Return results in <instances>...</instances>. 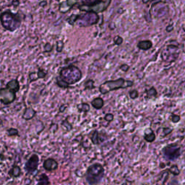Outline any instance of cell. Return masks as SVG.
Instances as JSON below:
<instances>
[{"instance_id":"13","label":"cell","mask_w":185,"mask_h":185,"mask_svg":"<svg viewBox=\"0 0 185 185\" xmlns=\"http://www.w3.org/2000/svg\"><path fill=\"white\" fill-rule=\"evenodd\" d=\"M169 174L170 172L169 169H166L165 170V171H162L155 185H165V183L167 182L168 179L169 177Z\"/></svg>"},{"instance_id":"14","label":"cell","mask_w":185,"mask_h":185,"mask_svg":"<svg viewBox=\"0 0 185 185\" xmlns=\"http://www.w3.org/2000/svg\"><path fill=\"white\" fill-rule=\"evenodd\" d=\"M6 88L10 89L12 91H13L14 92H17L19 91L20 90V84H19V82L17 79H13L12 80L9 81L7 84V86Z\"/></svg>"},{"instance_id":"33","label":"cell","mask_w":185,"mask_h":185,"mask_svg":"<svg viewBox=\"0 0 185 185\" xmlns=\"http://www.w3.org/2000/svg\"><path fill=\"white\" fill-rule=\"evenodd\" d=\"M122 42H123L122 38L119 36V35H117V37H115V39H114L115 44H117V45H120V44L122 43Z\"/></svg>"},{"instance_id":"17","label":"cell","mask_w":185,"mask_h":185,"mask_svg":"<svg viewBox=\"0 0 185 185\" xmlns=\"http://www.w3.org/2000/svg\"><path fill=\"white\" fill-rule=\"evenodd\" d=\"M89 137H90V140H91L92 142L94 145L100 144L101 142L103 140H104L103 139H101L100 138L99 132H98L97 130H94V131H92L91 133L90 134Z\"/></svg>"},{"instance_id":"27","label":"cell","mask_w":185,"mask_h":185,"mask_svg":"<svg viewBox=\"0 0 185 185\" xmlns=\"http://www.w3.org/2000/svg\"><path fill=\"white\" fill-rule=\"evenodd\" d=\"M62 125L64 127V128H65L66 131H70V130L72 129V125H70V124L67 121V119H65L64 121H62Z\"/></svg>"},{"instance_id":"30","label":"cell","mask_w":185,"mask_h":185,"mask_svg":"<svg viewBox=\"0 0 185 185\" xmlns=\"http://www.w3.org/2000/svg\"><path fill=\"white\" fill-rule=\"evenodd\" d=\"M129 94H130V98H131L132 99H135V98L138 97V95H139L138 91L137 90H131V91H130Z\"/></svg>"},{"instance_id":"3","label":"cell","mask_w":185,"mask_h":185,"mask_svg":"<svg viewBox=\"0 0 185 185\" xmlns=\"http://www.w3.org/2000/svg\"><path fill=\"white\" fill-rule=\"evenodd\" d=\"M99 20V17L95 12H86L85 14H72L67 19L69 24L74 26L76 24L80 27H87L95 25Z\"/></svg>"},{"instance_id":"9","label":"cell","mask_w":185,"mask_h":185,"mask_svg":"<svg viewBox=\"0 0 185 185\" xmlns=\"http://www.w3.org/2000/svg\"><path fill=\"white\" fill-rule=\"evenodd\" d=\"M16 92L10 90L8 88H1L0 90V101L3 104H10L15 100Z\"/></svg>"},{"instance_id":"11","label":"cell","mask_w":185,"mask_h":185,"mask_svg":"<svg viewBox=\"0 0 185 185\" xmlns=\"http://www.w3.org/2000/svg\"><path fill=\"white\" fill-rule=\"evenodd\" d=\"M59 5V10L62 13H67L77 3L79 0H56Z\"/></svg>"},{"instance_id":"8","label":"cell","mask_w":185,"mask_h":185,"mask_svg":"<svg viewBox=\"0 0 185 185\" xmlns=\"http://www.w3.org/2000/svg\"><path fill=\"white\" fill-rule=\"evenodd\" d=\"M170 56H171V62H174L178 58L179 56V48L174 44L168 45L166 49H163L161 53V58L163 61L169 62Z\"/></svg>"},{"instance_id":"10","label":"cell","mask_w":185,"mask_h":185,"mask_svg":"<svg viewBox=\"0 0 185 185\" xmlns=\"http://www.w3.org/2000/svg\"><path fill=\"white\" fill-rule=\"evenodd\" d=\"M39 163V158L37 154H33L26 162L25 165V169L28 174H33L36 171Z\"/></svg>"},{"instance_id":"28","label":"cell","mask_w":185,"mask_h":185,"mask_svg":"<svg viewBox=\"0 0 185 185\" xmlns=\"http://www.w3.org/2000/svg\"><path fill=\"white\" fill-rule=\"evenodd\" d=\"M46 72H45V71L42 69H39V72H37V77L39 79H43L46 77Z\"/></svg>"},{"instance_id":"43","label":"cell","mask_w":185,"mask_h":185,"mask_svg":"<svg viewBox=\"0 0 185 185\" xmlns=\"http://www.w3.org/2000/svg\"><path fill=\"white\" fill-rule=\"evenodd\" d=\"M169 185H173V184H169Z\"/></svg>"},{"instance_id":"7","label":"cell","mask_w":185,"mask_h":185,"mask_svg":"<svg viewBox=\"0 0 185 185\" xmlns=\"http://www.w3.org/2000/svg\"><path fill=\"white\" fill-rule=\"evenodd\" d=\"M166 158L169 161H174L180 155V147L176 144H169L163 149Z\"/></svg>"},{"instance_id":"15","label":"cell","mask_w":185,"mask_h":185,"mask_svg":"<svg viewBox=\"0 0 185 185\" xmlns=\"http://www.w3.org/2000/svg\"><path fill=\"white\" fill-rule=\"evenodd\" d=\"M155 138H156L155 134L151 128H148V129L146 130L144 134V139L146 141L148 142H153L155 140Z\"/></svg>"},{"instance_id":"22","label":"cell","mask_w":185,"mask_h":185,"mask_svg":"<svg viewBox=\"0 0 185 185\" xmlns=\"http://www.w3.org/2000/svg\"><path fill=\"white\" fill-rule=\"evenodd\" d=\"M77 109L80 112L87 113L90 111V106L89 104H86V103H82V104L77 105Z\"/></svg>"},{"instance_id":"42","label":"cell","mask_w":185,"mask_h":185,"mask_svg":"<svg viewBox=\"0 0 185 185\" xmlns=\"http://www.w3.org/2000/svg\"><path fill=\"white\" fill-rule=\"evenodd\" d=\"M184 51H185V43H184Z\"/></svg>"},{"instance_id":"31","label":"cell","mask_w":185,"mask_h":185,"mask_svg":"<svg viewBox=\"0 0 185 185\" xmlns=\"http://www.w3.org/2000/svg\"><path fill=\"white\" fill-rule=\"evenodd\" d=\"M171 119L172 122H174V123H177V122H179V121H180L181 117H180V116H179V115H176V114H172V115H171Z\"/></svg>"},{"instance_id":"38","label":"cell","mask_w":185,"mask_h":185,"mask_svg":"<svg viewBox=\"0 0 185 185\" xmlns=\"http://www.w3.org/2000/svg\"><path fill=\"white\" fill-rule=\"evenodd\" d=\"M66 108L67 107L65 106H64V105H63V106H62L60 107V112H63V111H64L65 109H66Z\"/></svg>"},{"instance_id":"41","label":"cell","mask_w":185,"mask_h":185,"mask_svg":"<svg viewBox=\"0 0 185 185\" xmlns=\"http://www.w3.org/2000/svg\"><path fill=\"white\" fill-rule=\"evenodd\" d=\"M121 185H127V184H126V183H123V184H121Z\"/></svg>"},{"instance_id":"1","label":"cell","mask_w":185,"mask_h":185,"mask_svg":"<svg viewBox=\"0 0 185 185\" xmlns=\"http://www.w3.org/2000/svg\"><path fill=\"white\" fill-rule=\"evenodd\" d=\"M83 77L81 70L78 67L70 65L61 69L60 76L56 77V84L62 88H67L80 80Z\"/></svg>"},{"instance_id":"23","label":"cell","mask_w":185,"mask_h":185,"mask_svg":"<svg viewBox=\"0 0 185 185\" xmlns=\"http://www.w3.org/2000/svg\"><path fill=\"white\" fill-rule=\"evenodd\" d=\"M169 169V171L170 173L173 174V175H174V176L179 175L180 170L179 169V168H178V166L176 165L171 166L170 167L169 169Z\"/></svg>"},{"instance_id":"34","label":"cell","mask_w":185,"mask_h":185,"mask_svg":"<svg viewBox=\"0 0 185 185\" xmlns=\"http://www.w3.org/2000/svg\"><path fill=\"white\" fill-rule=\"evenodd\" d=\"M163 137L167 136L168 134H169L170 133H171V132H172V129H171V128H169V127L163 128Z\"/></svg>"},{"instance_id":"26","label":"cell","mask_w":185,"mask_h":185,"mask_svg":"<svg viewBox=\"0 0 185 185\" xmlns=\"http://www.w3.org/2000/svg\"><path fill=\"white\" fill-rule=\"evenodd\" d=\"M7 135L10 137L12 136H17L19 135L18 130L15 129V128H10V129L7 130Z\"/></svg>"},{"instance_id":"12","label":"cell","mask_w":185,"mask_h":185,"mask_svg":"<svg viewBox=\"0 0 185 185\" xmlns=\"http://www.w3.org/2000/svg\"><path fill=\"white\" fill-rule=\"evenodd\" d=\"M43 168L46 170V171H51L57 169L59 164L55 159L49 158H47L45 161L43 162Z\"/></svg>"},{"instance_id":"36","label":"cell","mask_w":185,"mask_h":185,"mask_svg":"<svg viewBox=\"0 0 185 185\" xmlns=\"http://www.w3.org/2000/svg\"><path fill=\"white\" fill-rule=\"evenodd\" d=\"M120 69L121 70L124 71V72H127L130 69V66H128L127 64H122L121 66H120Z\"/></svg>"},{"instance_id":"39","label":"cell","mask_w":185,"mask_h":185,"mask_svg":"<svg viewBox=\"0 0 185 185\" xmlns=\"http://www.w3.org/2000/svg\"><path fill=\"white\" fill-rule=\"evenodd\" d=\"M39 5H40V6H42V7H44V6L46 5V2H45V1L41 2H40Z\"/></svg>"},{"instance_id":"2","label":"cell","mask_w":185,"mask_h":185,"mask_svg":"<svg viewBox=\"0 0 185 185\" xmlns=\"http://www.w3.org/2000/svg\"><path fill=\"white\" fill-rule=\"evenodd\" d=\"M77 8L85 12L99 13L105 11L110 5L111 0H79Z\"/></svg>"},{"instance_id":"37","label":"cell","mask_w":185,"mask_h":185,"mask_svg":"<svg viewBox=\"0 0 185 185\" xmlns=\"http://www.w3.org/2000/svg\"><path fill=\"white\" fill-rule=\"evenodd\" d=\"M173 30H174V26H172V25H170V26H167V28H166L167 32H171Z\"/></svg>"},{"instance_id":"25","label":"cell","mask_w":185,"mask_h":185,"mask_svg":"<svg viewBox=\"0 0 185 185\" xmlns=\"http://www.w3.org/2000/svg\"><path fill=\"white\" fill-rule=\"evenodd\" d=\"M146 93H147V96H148V98L155 97V96H157L156 90H155V88L153 87L151 88L150 89L146 90Z\"/></svg>"},{"instance_id":"5","label":"cell","mask_w":185,"mask_h":185,"mask_svg":"<svg viewBox=\"0 0 185 185\" xmlns=\"http://www.w3.org/2000/svg\"><path fill=\"white\" fill-rule=\"evenodd\" d=\"M104 176V168L101 163H93L88 168L86 172V181L90 185L99 183Z\"/></svg>"},{"instance_id":"24","label":"cell","mask_w":185,"mask_h":185,"mask_svg":"<svg viewBox=\"0 0 185 185\" xmlns=\"http://www.w3.org/2000/svg\"><path fill=\"white\" fill-rule=\"evenodd\" d=\"M84 86H85V90H92L96 88L94 85V81L92 80H88Z\"/></svg>"},{"instance_id":"35","label":"cell","mask_w":185,"mask_h":185,"mask_svg":"<svg viewBox=\"0 0 185 185\" xmlns=\"http://www.w3.org/2000/svg\"><path fill=\"white\" fill-rule=\"evenodd\" d=\"M44 49H45V51L49 52V51H51L52 49H53V46H52L49 43H46V45H45V47H44Z\"/></svg>"},{"instance_id":"19","label":"cell","mask_w":185,"mask_h":185,"mask_svg":"<svg viewBox=\"0 0 185 185\" xmlns=\"http://www.w3.org/2000/svg\"><path fill=\"white\" fill-rule=\"evenodd\" d=\"M8 174H9L10 176H12V177L14 178L20 176L21 174V169L20 166L18 165H14L12 169L10 170L9 172H8Z\"/></svg>"},{"instance_id":"16","label":"cell","mask_w":185,"mask_h":185,"mask_svg":"<svg viewBox=\"0 0 185 185\" xmlns=\"http://www.w3.org/2000/svg\"><path fill=\"white\" fill-rule=\"evenodd\" d=\"M35 114H36V111L31 107H28V108L26 109L24 113H23V118L26 120H31L35 117Z\"/></svg>"},{"instance_id":"32","label":"cell","mask_w":185,"mask_h":185,"mask_svg":"<svg viewBox=\"0 0 185 185\" xmlns=\"http://www.w3.org/2000/svg\"><path fill=\"white\" fill-rule=\"evenodd\" d=\"M104 119L106 121H108V122H111V121H112L113 119V115L112 114V113H106V114L105 115Z\"/></svg>"},{"instance_id":"29","label":"cell","mask_w":185,"mask_h":185,"mask_svg":"<svg viewBox=\"0 0 185 185\" xmlns=\"http://www.w3.org/2000/svg\"><path fill=\"white\" fill-rule=\"evenodd\" d=\"M64 48V42L62 41H59L56 43V51L58 52H62Z\"/></svg>"},{"instance_id":"20","label":"cell","mask_w":185,"mask_h":185,"mask_svg":"<svg viewBox=\"0 0 185 185\" xmlns=\"http://www.w3.org/2000/svg\"><path fill=\"white\" fill-rule=\"evenodd\" d=\"M91 105L92 106V107L95 108L96 109H101L103 108V106H104V101L100 97L96 98L91 101Z\"/></svg>"},{"instance_id":"6","label":"cell","mask_w":185,"mask_h":185,"mask_svg":"<svg viewBox=\"0 0 185 185\" xmlns=\"http://www.w3.org/2000/svg\"><path fill=\"white\" fill-rule=\"evenodd\" d=\"M134 83L131 80H125L121 77L116 80H109L101 84L99 86V91L102 94H106L109 92L120 89V88H127L132 87Z\"/></svg>"},{"instance_id":"4","label":"cell","mask_w":185,"mask_h":185,"mask_svg":"<svg viewBox=\"0 0 185 185\" xmlns=\"http://www.w3.org/2000/svg\"><path fill=\"white\" fill-rule=\"evenodd\" d=\"M1 24L6 30L13 32L21 25V19L18 14H14L9 10L1 14Z\"/></svg>"},{"instance_id":"18","label":"cell","mask_w":185,"mask_h":185,"mask_svg":"<svg viewBox=\"0 0 185 185\" xmlns=\"http://www.w3.org/2000/svg\"><path fill=\"white\" fill-rule=\"evenodd\" d=\"M153 43L149 40H146V41H140L138 43V47L141 50H148L150 48H152Z\"/></svg>"},{"instance_id":"21","label":"cell","mask_w":185,"mask_h":185,"mask_svg":"<svg viewBox=\"0 0 185 185\" xmlns=\"http://www.w3.org/2000/svg\"><path fill=\"white\" fill-rule=\"evenodd\" d=\"M49 184H50V182H49V176L45 174H42L40 176L37 185H49Z\"/></svg>"},{"instance_id":"40","label":"cell","mask_w":185,"mask_h":185,"mask_svg":"<svg viewBox=\"0 0 185 185\" xmlns=\"http://www.w3.org/2000/svg\"><path fill=\"white\" fill-rule=\"evenodd\" d=\"M149 1H150V0H142V2L146 4V3H148Z\"/></svg>"}]
</instances>
